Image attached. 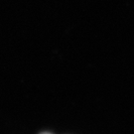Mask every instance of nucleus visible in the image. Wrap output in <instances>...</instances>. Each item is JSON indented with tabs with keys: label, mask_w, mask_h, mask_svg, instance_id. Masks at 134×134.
<instances>
[{
	"label": "nucleus",
	"mask_w": 134,
	"mask_h": 134,
	"mask_svg": "<svg viewBox=\"0 0 134 134\" xmlns=\"http://www.w3.org/2000/svg\"><path fill=\"white\" fill-rule=\"evenodd\" d=\"M41 134H51V133H48V132H44V133H41Z\"/></svg>",
	"instance_id": "1"
}]
</instances>
